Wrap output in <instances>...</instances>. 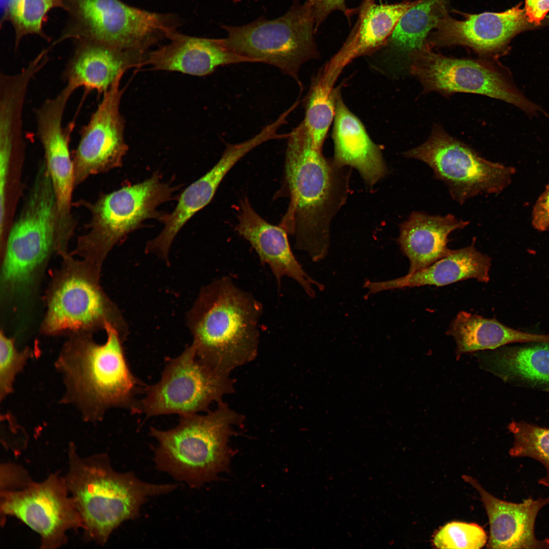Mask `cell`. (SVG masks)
I'll use <instances>...</instances> for the list:
<instances>
[{"label":"cell","instance_id":"1","mask_svg":"<svg viewBox=\"0 0 549 549\" xmlns=\"http://www.w3.org/2000/svg\"><path fill=\"white\" fill-rule=\"evenodd\" d=\"M288 138L284 179L289 204L280 225L294 236L296 249L319 262L328 253L331 222L348 196L351 168L326 158L303 121Z\"/></svg>","mask_w":549,"mask_h":549},{"label":"cell","instance_id":"2","mask_svg":"<svg viewBox=\"0 0 549 549\" xmlns=\"http://www.w3.org/2000/svg\"><path fill=\"white\" fill-rule=\"evenodd\" d=\"M262 312L261 303L229 277L203 286L186 316L197 356L227 376L253 360Z\"/></svg>","mask_w":549,"mask_h":549},{"label":"cell","instance_id":"3","mask_svg":"<svg viewBox=\"0 0 549 549\" xmlns=\"http://www.w3.org/2000/svg\"><path fill=\"white\" fill-rule=\"evenodd\" d=\"M57 206L44 160L0 248L1 305L17 311L34 297L49 262L57 254Z\"/></svg>","mask_w":549,"mask_h":549},{"label":"cell","instance_id":"4","mask_svg":"<svg viewBox=\"0 0 549 549\" xmlns=\"http://www.w3.org/2000/svg\"><path fill=\"white\" fill-rule=\"evenodd\" d=\"M104 330L106 340L101 344L92 333L70 335L56 362L68 399L79 407L86 419L94 420L113 408L134 414L136 396L145 387L131 371L117 331L109 325Z\"/></svg>","mask_w":549,"mask_h":549},{"label":"cell","instance_id":"5","mask_svg":"<svg viewBox=\"0 0 549 549\" xmlns=\"http://www.w3.org/2000/svg\"><path fill=\"white\" fill-rule=\"evenodd\" d=\"M68 456L64 478L80 515L82 529L86 537L101 545L123 522L138 517L150 497L168 494L178 486L148 483L133 472H118L107 453L81 456L72 443Z\"/></svg>","mask_w":549,"mask_h":549},{"label":"cell","instance_id":"6","mask_svg":"<svg viewBox=\"0 0 549 549\" xmlns=\"http://www.w3.org/2000/svg\"><path fill=\"white\" fill-rule=\"evenodd\" d=\"M243 417L223 401L205 415L180 416L178 424L168 430L150 428L155 438L156 467L174 479L197 489L215 480L229 465L228 441Z\"/></svg>","mask_w":549,"mask_h":549},{"label":"cell","instance_id":"7","mask_svg":"<svg viewBox=\"0 0 549 549\" xmlns=\"http://www.w3.org/2000/svg\"><path fill=\"white\" fill-rule=\"evenodd\" d=\"M62 258L46 290L41 332L47 336L94 333L109 325L124 341L129 326L100 284L101 270L69 254Z\"/></svg>","mask_w":549,"mask_h":549},{"label":"cell","instance_id":"8","mask_svg":"<svg viewBox=\"0 0 549 549\" xmlns=\"http://www.w3.org/2000/svg\"><path fill=\"white\" fill-rule=\"evenodd\" d=\"M179 188L163 181L156 171L142 182L102 194L93 202L80 199L73 203L86 208L90 220L85 232L77 237L70 254L102 270L112 249L142 227L144 221L155 219L162 222L167 213L159 211L158 207L171 200Z\"/></svg>","mask_w":549,"mask_h":549},{"label":"cell","instance_id":"9","mask_svg":"<svg viewBox=\"0 0 549 549\" xmlns=\"http://www.w3.org/2000/svg\"><path fill=\"white\" fill-rule=\"evenodd\" d=\"M1 469V517L22 522L39 535L42 548H58L67 542V533L82 528L64 476L56 472L36 482L19 465L5 463Z\"/></svg>","mask_w":549,"mask_h":549},{"label":"cell","instance_id":"10","mask_svg":"<svg viewBox=\"0 0 549 549\" xmlns=\"http://www.w3.org/2000/svg\"><path fill=\"white\" fill-rule=\"evenodd\" d=\"M221 27L227 35L221 39L225 47L253 62L277 67L301 88V66L318 56L313 15L306 3L301 5L297 0L278 18L268 20L261 16L243 25L224 24Z\"/></svg>","mask_w":549,"mask_h":549},{"label":"cell","instance_id":"11","mask_svg":"<svg viewBox=\"0 0 549 549\" xmlns=\"http://www.w3.org/2000/svg\"><path fill=\"white\" fill-rule=\"evenodd\" d=\"M70 10L82 32L78 37L146 58L149 49L168 39L179 26L170 14L149 12L120 0H71Z\"/></svg>","mask_w":549,"mask_h":549},{"label":"cell","instance_id":"12","mask_svg":"<svg viewBox=\"0 0 549 549\" xmlns=\"http://www.w3.org/2000/svg\"><path fill=\"white\" fill-rule=\"evenodd\" d=\"M234 390L229 376L223 375L197 356L191 344L177 356L167 358L160 380L145 386L135 413L147 417L180 416L209 411L214 402Z\"/></svg>","mask_w":549,"mask_h":549},{"label":"cell","instance_id":"13","mask_svg":"<svg viewBox=\"0 0 549 549\" xmlns=\"http://www.w3.org/2000/svg\"><path fill=\"white\" fill-rule=\"evenodd\" d=\"M403 156L427 164L434 177L445 184L452 199L460 205L480 194L500 193L515 172L512 167L482 157L439 125L434 126L425 142Z\"/></svg>","mask_w":549,"mask_h":549},{"label":"cell","instance_id":"14","mask_svg":"<svg viewBox=\"0 0 549 549\" xmlns=\"http://www.w3.org/2000/svg\"><path fill=\"white\" fill-rule=\"evenodd\" d=\"M408 58L410 72L424 93L476 94L508 102L530 114L541 110L516 89L500 65L491 61L448 57L429 47L411 52Z\"/></svg>","mask_w":549,"mask_h":549},{"label":"cell","instance_id":"15","mask_svg":"<svg viewBox=\"0 0 549 549\" xmlns=\"http://www.w3.org/2000/svg\"><path fill=\"white\" fill-rule=\"evenodd\" d=\"M67 100L56 96L46 99L36 110V135L43 148L44 161L51 179L57 206V248L69 252L76 220L72 213L75 187L72 157L70 151L71 123L63 126Z\"/></svg>","mask_w":549,"mask_h":549},{"label":"cell","instance_id":"16","mask_svg":"<svg viewBox=\"0 0 549 549\" xmlns=\"http://www.w3.org/2000/svg\"><path fill=\"white\" fill-rule=\"evenodd\" d=\"M120 74L103 94L88 121L80 130L72 157L75 188L88 177L123 166L128 150L124 138L125 119L120 112L124 89Z\"/></svg>","mask_w":549,"mask_h":549},{"label":"cell","instance_id":"17","mask_svg":"<svg viewBox=\"0 0 549 549\" xmlns=\"http://www.w3.org/2000/svg\"><path fill=\"white\" fill-rule=\"evenodd\" d=\"M518 4L500 13L466 14L463 20L446 14L429 39L427 46L463 45L481 54L500 51L529 22L525 9Z\"/></svg>","mask_w":549,"mask_h":549},{"label":"cell","instance_id":"18","mask_svg":"<svg viewBox=\"0 0 549 549\" xmlns=\"http://www.w3.org/2000/svg\"><path fill=\"white\" fill-rule=\"evenodd\" d=\"M236 232L252 246L262 264L267 265L280 288L287 277L297 282L306 294L315 297L313 286L320 291L324 286L312 278L303 269L292 251L288 233L280 225H272L253 208L247 197L237 206Z\"/></svg>","mask_w":549,"mask_h":549},{"label":"cell","instance_id":"19","mask_svg":"<svg viewBox=\"0 0 549 549\" xmlns=\"http://www.w3.org/2000/svg\"><path fill=\"white\" fill-rule=\"evenodd\" d=\"M253 148L248 140L228 144L213 167L181 193L174 209L167 213L163 220L164 226L162 231L147 242L145 253L155 255L168 263L170 249L178 232L191 218L210 202L227 173Z\"/></svg>","mask_w":549,"mask_h":549},{"label":"cell","instance_id":"20","mask_svg":"<svg viewBox=\"0 0 549 549\" xmlns=\"http://www.w3.org/2000/svg\"><path fill=\"white\" fill-rule=\"evenodd\" d=\"M480 496L490 524L489 548H549V539L540 540L534 527L540 510L549 503V497L528 498L522 503L506 502L487 492L473 477L462 476Z\"/></svg>","mask_w":549,"mask_h":549},{"label":"cell","instance_id":"21","mask_svg":"<svg viewBox=\"0 0 549 549\" xmlns=\"http://www.w3.org/2000/svg\"><path fill=\"white\" fill-rule=\"evenodd\" d=\"M332 139V160L341 167L355 169L365 184L373 187L388 173L380 147L369 136L360 119L347 107L337 90Z\"/></svg>","mask_w":549,"mask_h":549},{"label":"cell","instance_id":"22","mask_svg":"<svg viewBox=\"0 0 549 549\" xmlns=\"http://www.w3.org/2000/svg\"><path fill=\"white\" fill-rule=\"evenodd\" d=\"M168 40L167 44L149 52L144 65L155 70L203 76L221 66L254 63L227 49L221 39L190 36L177 31Z\"/></svg>","mask_w":549,"mask_h":549},{"label":"cell","instance_id":"23","mask_svg":"<svg viewBox=\"0 0 549 549\" xmlns=\"http://www.w3.org/2000/svg\"><path fill=\"white\" fill-rule=\"evenodd\" d=\"M475 238L469 246L451 250L445 256L424 268L396 279L380 282L367 280V296L388 290L425 285L443 286L470 279L487 283L491 258L478 251Z\"/></svg>","mask_w":549,"mask_h":549},{"label":"cell","instance_id":"24","mask_svg":"<svg viewBox=\"0 0 549 549\" xmlns=\"http://www.w3.org/2000/svg\"><path fill=\"white\" fill-rule=\"evenodd\" d=\"M146 59L99 43L81 41L62 73L66 84L103 95L116 78Z\"/></svg>","mask_w":549,"mask_h":549},{"label":"cell","instance_id":"25","mask_svg":"<svg viewBox=\"0 0 549 549\" xmlns=\"http://www.w3.org/2000/svg\"><path fill=\"white\" fill-rule=\"evenodd\" d=\"M469 222L449 214L444 216L413 211L400 225L397 241L410 262L408 273L423 269L447 255L452 232L463 229Z\"/></svg>","mask_w":549,"mask_h":549},{"label":"cell","instance_id":"26","mask_svg":"<svg viewBox=\"0 0 549 549\" xmlns=\"http://www.w3.org/2000/svg\"><path fill=\"white\" fill-rule=\"evenodd\" d=\"M446 334L455 342L458 358L466 353L492 350L513 343H549V334L522 332L495 318H486L464 311L452 320Z\"/></svg>","mask_w":549,"mask_h":549},{"label":"cell","instance_id":"27","mask_svg":"<svg viewBox=\"0 0 549 549\" xmlns=\"http://www.w3.org/2000/svg\"><path fill=\"white\" fill-rule=\"evenodd\" d=\"M476 354L482 369L504 381L549 387V343L500 347Z\"/></svg>","mask_w":549,"mask_h":549},{"label":"cell","instance_id":"28","mask_svg":"<svg viewBox=\"0 0 549 549\" xmlns=\"http://www.w3.org/2000/svg\"><path fill=\"white\" fill-rule=\"evenodd\" d=\"M418 1L377 5L365 0L354 29L332 62L342 67L349 60L377 49L388 39L403 14Z\"/></svg>","mask_w":549,"mask_h":549},{"label":"cell","instance_id":"29","mask_svg":"<svg viewBox=\"0 0 549 549\" xmlns=\"http://www.w3.org/2000/svg\"><path fill=\"white\" fill-rule=\"evenodd\" d=\"M447 0H419L402 16L388 38L391 46L407 54L427 47L426 37L446 14Z\"/></svg>","mask_w":549,"mask_h":549},{"label":"cell","instance_id":"30","mask_svg":"<svg viewBox=\"0 0 549 549\" xmlns=\"http://www.w3.org/2000/svg\"><path fill=\"white\" fill-rule=\"evenodd\" d=\"M334 79L326 73L317 79L306 102L303 121L314 144L320 149L334 117L337 92L332 88Z\"/></svg>","mask_w":549,"mask_h":549},{"label":"cell","instance_id":"31","mask_svg":"<svg viewBox=\"0 0 549 549\" xmlns=\"http://www.w3.org/2000/svg\"><path fill=\"white\" fill-rule=\"evenodd\" d=\"M508 430L514 438L509 454L512 457L531 458L541 463L546 472L538 483L549 486V429L513 421L509 424Z\"/></svg>","mask_w":549,"mask_h":549},{"label":"cell","instance_id":"32","mask_svg":"<svg viewBox=\"0 0 549 549\" xmlns=\"http://www.w3.org/2000/svg\"><path fill=\"white\" fill-rule=\"evenodd\" d=\"M5 17L13 25L16 46L28 34L43 35L42 25L52 8L64 7L63 0H7L4 3Z\"/></svg>","mask_w":549,"mask_h":549},{"label":"cell","instance_id":"33","mask_svg":"<svg viewBox=\"0 0 549 549\" xmlns=\"http://www.w3.org/2000/svg\"><path fill=\"white\" fill-rule=\"evenodd\" d=\"M484 530L476 524L452 522L442 527L433 539L438 548H482L487 542Z\"/></svg>","mask_w":549,"mask_h":549},{"label":"cell","instance_id":"34","mask_svg":"<svg viewBox=\"0 0 549 549\" xmlns=\"http://www.w3.org/2000/svg\"><path fill=\"white\" fill-rule=\"evenodd\" d=\"M32 350L27 348L18 350L15 339L8 337L1 329L0 333V399H5L13 391V384L17 374L23 369Z\"/></svg>","mask_w":549,"mask_h":549},{"label":"cell","instance_id":"35","mask_svg":"<svg viewBox=\"0 0 549 549\" xmlns=\"http://www.w3.org/2000/svg\"><path fill=\"white\" fill-rule=\"evenodd\" d=\"M346 0H307L305 3L311 11L315 22V30L333 11L340 10L348 16Z\"/></svg>","mask_w":549,"mask_h":549},{"label":"cell","instance_id":"36","mask_svg":"<svg viewBox=\"0 0 549 549\" xmlns=\"http://www.w3.org/2000/svg\"><path fill=\"white\" fill-rule=\"evenodd\" d=\"M532 225L535 229L541 231L549 229V185L534 206Z\"/></svg>","mask_w":549,"mask_h":549},{"label":"cell","instance_id":"37","mask_svg":"<svg viewBox=\"0 0 549 549\" xmlns=\"http://www.w3.org/2000/svg\"><path fill=\"white\" fill-rule=\"evenodd\" d=\"M524 9L529 22L539 25L549 12V0H525Z\"/></svg>","mask_w":549,"mask_h":549}]
</instances>
